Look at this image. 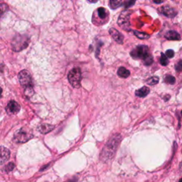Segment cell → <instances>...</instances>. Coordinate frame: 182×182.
Returning a JSON list of instances; mask_svg holds the SVG:
<instances>
[{"mask_svg": "<svg viewBox=\"0 0 182 182\" xmlns=\"http://www.w3.org/2000/svg\"><path fill=\"white\" fill-rule=\"evenodd\" d=\"M121 141V135L115 134L111 136L102 149L100 154V159L103 161H108L113 158Z\"/></svg>", "mask_w": 182, "mask_h": 182, "instance_id": "obj_1", "label": "cell"}, {"mask_svg": "<svg viewBox=\"0 0 182 182\" xmlns=\"http://www.w3.org/2000/svg\"><path fill=\"white\" fill-rule=\"evenodd\" d=\"M131 56L136 59H143L146 65H151L153 63V58L149 53V48L146 45H139L134 48L130 53Z\"/></svg>", "mask_w": 182, "mask_h": 182, "instance_id": "obj_2", "label": "cell"}, {"mask_svg": "<svg viewBox=\"0 0 182 182\" xmlns=\"http://www.w3.org/2000/svg\"><path fill=\"white\" fill-rule=\"evenodd\" d=\"M29 43V38L27 36L17 34L11 41V48L14 51L19 52L26 48Z\"/></svg>", "mask_w": 182, "mask_h": 182, "instance_id": "obj_3", "label": "cell"}, {"mask_svg": "<svg viewBox=\"0 0 182 182\" xmlns=\"http://www.w3.org/2000/svg\"><path fill=\"white\" fill-rule=\"evenodd\" d=\"M33 134L29 128L22 127L14 133V141L16 143H25L33 138Z\"/></svg>", "mask_w": 182, "mask_h": 182, "instance_id": "obj_4", "label": "cell"}, {"mask_svg": "<svg viewBox=\"0 0 182 182\" xmlns=\"http://www.w3.org/2000/svg\"><path fill=\"white\" fill-rule=\"evenodd\" d=\"M68 81L75 88H79L80 87V82L82 79L81 70L79 68H74L69 71L68 75Z\"/></svg>", "mask_w": 182, "mask_h": 182, "instance_id": "obj_5", "label": "cell"}, {"mask_svg": "<svg viewBox=\"0 0 182 182\" xmlns=\"http://www.w3.org/2000/svg\"><path fill=\"white\" fill-rule=\"evenodd\" d=\"M129 16H130V11L124 10L121 12L120 15L119 16L117 23L122 29L126 31L130 30V24H129Z\"/></svg>", "mask_w": 182, "mask_h": 182, "instance_id": "obj_6", "label": "cell"}, {"mask_svg": "<svg viewBox=\"0 0 182 182\" xmlns=\"http://www.w3.org/2000/svg\"><path fill=\"white\" fill-rule=\"evenodd\" d=\"M18 80H19V82L21 85L26 87H32L33 82H32V77L31 74L29 72L26 70H23L20 71L18 73Z\"/></svg>", "mask_w": 182, "mask_h": 182, "instance_id": "obj_7", "label": "cell"}, {"mask_svg": "<svg viewBox=\"0 0 182 182\" xmlns=\"http://www.w3.org/2000/svg\"><path fill=\"white\" fill-rule=\"evenodd\" d=\"M20 107L19 104L15 100H11L8 103L7 106L6 107V111L8 114H16L19 112Z\"/></svg>", "mask_w": 182, "mask_h": 182, "instance_id": "obj_8", "label": "cell"}, {"mask_svg": "<svg viewBox=\"0 0 182 182\" xmlns=\"http://www.w3.org/2000/svg\"><path fill=\"white\" fill-rule=\"evenodd\" d=\"M109 33L112 38L117 43L122 44L123 43V40H124V36L120 33V32L117 31L116 28H109Z\"/></svg>", "mask_w": 182, "mask_h": 182, "instance_id": "obj_9", "label": "cell"}, {"mask_svg": "<svg viewBox=\"0 0 182 182\" xmlns=\"http://www.w3.org/2000/svg\"><path fill=\"white\" fill-rule=\"evenodd\" d=\"M159 11L163 15H164V16H167V17H169V18L174 17V16L176 15V14H177V12L175 11V9H173V8H171V6H162V7L160 8Z\"/></svg>", "mask_w": 182, "mask_h": 182, "instance_id": "obj_10", "label": "cell"}, {"mask_svg": "<svg viewBox=\"0 0 182 182\" xmlns=\"http://www.w3.org/2000/svg\"><path fill=\"white\" fill-rule=\"evenodd\" d=\"M10 157V151L7 148L4 146H1V160H0V164L1 165L4 164L6 161H8Z\"/></svg>", "mask_w": 182, "mask_h": 182, "instance_id": "obj_11", "label": "cell"}, {"mask_svg": "<svg viewBox=\"0 0 182 182\" xmlns=\"http://www.w3.org/2000/svg\"><path fill=\"white\" fill-rule=\"evenodd\" d=\"M165 38L170 41H179L181 40V36L176 31H169L165 34Z\"/></svg>", "mask_w": 182, "mask_h": 182, "instance_id": "obj_12", "label": "cell"}, {"mask_svg": "<svg viewBox=\"0 0 182 182\" xmlns=\"http://www.w3.org/2000/svg\"><path fill=\"white\" fill-rule=\"evenodd\" d=\"M54 129V126L48 124H41L38 126L37 129L42 134H47Z\"/></svg>", "mask_w": 182, "mask_h": 182, "instance_id": "obj_13", "label": "cell"}, {"mask_svg": "<svg viewBox=\"0 0 182 182\" xmlns=\"http://www.w3.org/2000/svg\"><path fill=\"white\" fill-rule=\"evenodd\" d=\"M149 91H150V90H149V87L144 86L141 87V88L139 89V90H136L135 95L136 96H137V97H144L149 93Z\"/></svg>", "mask_w": 182, "mask_h": 182, "instance_id": "obj_14", "label": "cell"}, {"mask_svg": "<svg viewBox=\"0 0 182 182\" xmlns=\"http://www.w3.org/2000/svg\"><path fill=\"white\" fill-rule=\"evenodd\" d=\"M117 75L122 78H127L130 75V72L124 67H120L117 70Z\"/></svg>", "mask_w": 182, "mask_h": 182, "instance_id": "obj_15", "label": "cell"}, {"mask_svg": "<svg viewBox=\"0 0 182 182\" xmlns=\"http://www.w3.org/2000/svg\"><path fill=\"white\" fill-rule=\"evenodd\" d=\"M124 4V1H117V0H111L109 1V6H110L111 9H116L117 8L121 6Z\"/></svg>", "mask_w": 182, "mask_h": 182, "instance_id": "obj_16", "label": "cell"}, {"mask_svg": "<svg viewBox=\"0 0 182 182\" xmlns=\"http://www.w3.org/2000/svg\"><path fill=\"white\" fill-rule=\"evenodd\" d=\"M134 35L137 37V38H140V39H147L149 38L150 36L146 33H143V32H140L138 31H134Z\"/></svg>", "mask_w": 182, "mask_h": 182, "instance_id": "obj_17", "label": "cell"}, {"mask_svg": "<svg viewBox=\"0 0 182 182\" xmlns=\"http://www.w3.org/2000/svg\"><path fill=\"white\" fill-rule=\"evenodd\" d=\"M159 77L156 76H153L146 80V83L149 85H156V84L159 82Z\"/></svg>", "mask_w": 182, "mask_h": 182, "instance_id": "obj_18", "label": "cell"}, {"mask_svg": "<svg viewBox=\"0 0 182 182\" xmlns=\"http://www.w3.org/2000/svg\"><path fill=\"white\" fill-rule=\"evenodd\" d=\"M97 14H98V16L100 18H105L107 17V15L105 9L102 7H100L97 9Z\"/></svg>", "mask_w": 182, "mask_h": 182, "instance_id": "obj_19", "label": "cell"}, {"mask_svg": "<svg viewBox=\"0 0 182 182\" xmlns=\"http://www.w3.org/2000/svg\"><path fill=\"white\" fill-rule=\"evenodd\" d=\"M33 94H34V91H33V87H28L25 88L24 95H26L27 97H31Z\"/></svg>", "mask_w": 182, "mask_h": 182, "instance_id": "obj_20", "label": "cell"}, {"mask_svg": "<svg viewBox=\"0 0 182 182\" xmlns=\"http://www.w3.org/2000/svg\"><path fill=\"white\" fill-rule=\"evenodd\" d=\"M14 167H15V165H14V163L10 162V163H9V164H6V166H4V171L6 173H9L10 171H11L13 169H14Z\"/></svg>", "mask_w": 182, "mask_h": 182, "instance_id": "obj_21", "label": "cell"}, {"mask_svg": "<svg viewBox=\"0 0 182 182\" xmlns=\"http://www.w3.org/2000/svg\"><path fill=\"white\" fill-rule=\"evenodd\" d=\"M160 63H161V65H164V66H165V65H168V60L167 57L165 55L164 53H161V58H160Z\"/></svg>", "mask_w": 182, "mask_h": 182, "instance_id": "obj_22", "label": "cell"}, {"mask_svg": "<svg viewBox=\"0 0 182 182\" xmlns=\"http://www.w3.org/2000/svg\"><path fill=\"white\" fill-rule=\"evenodd\" d=\"M164 80H165V82H167V83L168 84H171V85H173V84H174L175 82H176L175 77L172 76V75H166V76L165 77Z\"/></svg>", "mask_w": 182, "mask_h": 182, "instance_id": "obj_23", "label": "cell"}, {"mask_svg": "<svg viewBox=\"0 0 182 182\" xmlns=\"http://www.w3.org/2000/svg\"><path fill=\"white\" fill-rule=\"evenodd\" d=\"M175 68H176V70L178 72H181L182 71V60H179L176 65H175Z\"/></svg>", "mask_w": 182, "mask_h": 182, "instance_id": "obj_24", "label": "cell"}, {"mask_svg": "<svg viewBox=\"0 0 182 182\" xmlns=\"http://www.w3.org/2000/svg\"><path fill=\"white\" fill-rule=\"evenodd\" d=\"M134 3H135V1H124L123 5H124L126 8H128L129 7V6H132L133 4H134Z\"/></svg>", "mask_w": 182, "mask_h": 182, "instance_id": "obj_25", "label": "cell"}, {"mask_svg": "<svg viewBox=\"0 0 182 182\" xmlns=\"http://www.w3.org/2000/svg\"><path fill=\"white\" fill-rule=\"evenodd\" d=\"M166 57L169 58H173V55H174V52H173V50H167L166 52Z\"/></svg>", "mask_w": 182, "mask_h": 182, "instance_id": "obj_26", "label": "cell"}, {"mask_svg": "<svg viewBox=\"0 0 182 182\" xmlns=\"http://www.w3.org/2000/svg\"><path fill=\"white\" fill-rule=\"evenodd\" d=\"M154 3H156V4H161V3L163 2V1H154Z\"/></svg>", "mask_w": 182, "mask_h": 182, "instance_id": "obj_27", "label": "cell"}, {"mask_svg": "<svg viewBox=\"0 0 182 182\" xmlns=\"http://www.w3.org/2000/svg\"><path fill=\"white\" fill-rule=\"evenodd\" d=\"M178 182H182V178H181V179L179 180V181H178Z\"/></svg>", "mask_w": 182, "mask_h": 182, "instance_id": "obj_28", "label": "cell"}, {"mask_svg": "<svg viewBox=\"0 0 182 182\" xmlns=\"http://www.w3.org/2000/svg\"><path fill=\"white\" fill-rule=\"evenodd\" d=\"M181 117H182V111H181Z\"/></svg>", "mask_w": 182, "mask_h": 182, "instance_id": "obj_29", "label": "cell"}]
</instances>
